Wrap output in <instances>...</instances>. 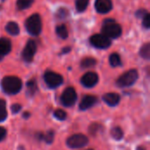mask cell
I'll return each mask as SVG.
<instances>
[{
	"label": "cell",
	"mask_w": 150,
	"mask_h": 150,
	"mask_svg": "<svg viewBox=\"0 0 150 150\" xmlns=\"http://www.w3.org/2000/svg\"><path fill=\"white\" fill-rule=\"evenodd\" d=\"M1 87L5 94L15 95L22 89V81L17 76H8L2 79Z\"/></svg>",
	"instance_id": "6da1fadb"
},
{
	"label": "cell",
	"mask_w": 150,
	"mask_h": 150,
	"mask_svg": "<svg viewBox=\"0 0 150 150\" xmlns=\"http://www.w3.org/2000/svg\"><path fill=\"white\" fill-rule=\"evenodd\" d=\"M102 33L109 39H117L122 33V28L114 19L108 18L103 22Z\"/></svg>",
	"instance_id": "7a4b0ae2"
},
{
	"label": "cell",
	"mask_w": 150,
	"mask_h": 150,
	"mask_svg": "<svg viewBox=\"0 0 150 150\" xmlns=\"http://www.w3.org/2000/svg\"><path fill=\"white\" fill-rule=\"evenodd\" d=\"M25 29L29 34L38 36L42 29V23L40 16L37 13L33 14L25 20Z\"/></svg>",
	"instance_id": "3957f363"
},
{
	"label": "cell",
	"mask_w": 150,
	"mask_h": 150,
	"mask_svg": "<svg viewBox=\"0 0 150 150\" xmlns=\"http://www.w3.org/2000/svg\"><path fill=\"white\" fill-rule=\"evenodd\" d=\"M138 77H139L138 71L136 69H130L125 72L123 75H121L118 78L116 83L120 88L129 87V86H132L138 80Z\"/></svg>",
	"instance_id": "277c9868"
},
{
	"label": "cell",
	"mask_w": 150,
	"mask_h": 150,
	"mask_svg": "<svg viewBox=\"0 0 150 150\" xmlns=\"http://www.w3.org/2000/svg\"><path fill=\"white\" fill-rule=\"evenodd\" d=\"M89 142V139L86 135L83 134H76L69 136L67 141L66 144L70 149H81L85 147Z\"/></svg>",
	"instance_id": "5b68a950"
},
{
	"label": "cell",
	"mask_w": 150,
	"mask_h": 150,
	"mask_svg": "<svg viewBox=\"0 0 150 150\" xmlns=\"http://www.w3.org/2000/svg\"><path fill=\"white\" fill-rule=\"evenodd\" d=\"M77 99V95L76 90L73 87H68L64 90L61 96V103L63 106L71 107L75 105Z\"/></svg>",
	"instance_id": "8992f818"
},
{
	"label": "cell",
	"mask_w": 150,
	"mask_h": 150,
	"mask_svg": "<svg viewBox=\"0 0 150 150\" xmlns=\"http://www.w3.org/2000/svg\"><path fill=\"white\" fill-rule=\"evenodd\" d=\"M44 81L49 88L54 89L59 87L63 83V78L58 73L54 71H47L44 74Z\"/></svg>",
	"instance_id": "52a82bcc"
},
{
	"label": "cell",
	"mask_w": 150,
	"mask_h": 150,
	"mask_svg": "<svg viewBox=\"0 0 150 150\" xmlns=\"http://www.w3.org/2000/svg\"><path fill=\"white\" fill-rule=\"evenodd\" d=\"M91 44L99 49H105L111 46V40L105 35L102 34H94L90 39Z\"/></svg>",
	"instance_id": "ba28073f"
},
{
	"label": "cell",
	"mask_w": 150,
	"mask_h": 150,
	"mask_svg": "<svg viewBox=\"0 0 150 150\" xmlns=\"http://www.w3.org/2000/svg\"><path fill=\"white\" fill-rule=\"evenodd\" d=\"M36 50H37V45L35 41L33 40H29L22 51V54H21L22 59L25 62H31L33 60Z\"/></svg>",
	"instance_id": "9c48e42d"
},
{
	"label": "cell",
	"mask_w": 150,
	"mask_h": 150,
	"mask_svg": "<svg viewBox=\"0 0 150 150\" xmlns=\"http://www.w3.org/2000/svg\"><path fill=\"white\" fill-rule=\"evenodd\" d=\"M98 82V76L95 72H87L81 78V83L85 88H92Z\"/></svg>",
	"instance_id": "30bf717a"
},
{
	"label": "cell",
	"mask_w": 150,
	"mask_h": 150,
	"mask_svg": "<svg viewBox=\"0 0 150 150\" xmlns=\"http://www.w3.org/2000/svg\"><path fill=\"white\" fill-rule=\"evenodd\" d=\"M95 8L98 13L105 14L112 9V0H96Z\"/></svg>",
	"instance_id": "8fae6325"
},
{
	"label": "cell",
	"mask_w": 150,
	"mask_h": 150,
	"mask_svg": "<svg viewBox=\"0 0 150 150\" xmlns=\"http://www.w3.org/2000/svg\"><path fill=\"white\" fill-rule=\"evenodd\" d=\"M98 101V98L95 96L92 95H86L83 98V99L80 102L79 109L81 111H85L90 109L91 106H93Z\"/></svg>",
	"instance_id": "7c38bea8"
},
{
	"label": "cell",
	"mask_w": 150,
	"mask_h": 150,
	"mask_svg": "<svg viewBox=\"0 0 150 150\" xmlns=\"http://www.w3.org/2000/svg\"><path fill=\"white\" fill-rule=\"evenodd\" d=\"M11 50V42L7 38H0V60L7 55Z\"/></svg>",
	"instance_id": "4fadbf2b"
},
{
	"label": "cell",
	"mask_w": 150,
	"mask_h": 150,
	"mask_svg": "<svg viewBox=\"0 0 150 150\" xmlns=\"http://www.w3.org/2000/svg\"><path fill=\"white\" fill-rule=\"evenodd\" d=\"M103 100L106 105L110 106H115L120 103V96L118 93H114V92L105 93L103 97Z\"/></svg>",
	"instance_id": "5bb4252c"
},
{
	"label": "cell",
	"mask_w": 150,
	"mask_h": 150,
	"mask_svg": "<svg viewBox=\"0 0 150 150\" xmlns=\"http://www.w3.org/2000/svg\"><path fill=\"white\" fill-rule=\"evenodd\" d=\"M5 30L11 35H18L19 33V26L17 23H15L13 21L7 23V25L5 26Z\"/></svg>",
	"instance_id": "9a60e30c"
},
{
	"label": "cell",
	"mask_w": 150,
	"mask_h": 150,
	"mask_svg": "<svg viewBox=\"0 0 150 150\" xmlns=\"http://www.w3.org/2000/svg\"><path fill=\"white\" fill-rule=\"evenodd\" d=\"M96 64H97V61L95 58H92V57H86V58L83 59L81 62V67L83 69L94 67Z\"/></svg>",
	"instance_id": "2e32d148"
},
{
	"label": "cell",
	"mask_w": 150,
	"mask_h": 150,
	"mask_svg": "<svg viewBox=\"0 0 150 150\" xmlns=\"http://www.w3.org/2000/svg\"><path fill=\"white\" fill-rule=\"evenodd\" d=\"M56 34L61 39H67L69 35L68 29L65 25H60L56 27Z\"/></svg>",
	"instance_id": "e0dca14e"
},
{
	"label": "cell",
	"mask_w": 150,
	"mask_h": 150,
	"mask_svg": "<svg viewBox=\"0 0 150 150\" xmlns=\"http://www.w3.org/2000/svg\"><path fill=\"white\" fill-rule=\"evenodd\" d=\"M140 55L146 59V60H149L150 58V44L148 42L146 44H144L141 49H140Z\"/></svg>",
	"instance_id": "ac0fdd59"
},
{
	"label": "cell",
	"mask_w": 150,
	"mask_h": 150,
	"mask_svg": "<svg viewBox=\"0 0 150 150\" xmlns=\"http://www.w3.org/2000/svg\"><path fill=\"white\" fill-rule=\"evenodd\" d=\"M109 62H110V64L112 66V67H118V66H120L121 65V59H120V56L119 55V54L117 53H113L110 55V58H109Z\"/></svg>",
	"instance_id": "d6986e66"
},
{
	"label": "cell",
	"mask_w": 150,
	"mask_h": 150,
	"mask_svg": "<svg viewBox=\"0 0 150 150\" xmlns=\"http://www.w3.org/2000/svg\"><path fill=\"white\" fill-rule=\"evenodd\" d=\"M7 118L6 102L4 99H0V122H3Z\"/></svg>",
	"instance_id": "ffe728a7"
},
{
	"label": "cell",
	"mask_w": 150,
	"mask_h": 150,
	"mask_svg": "<svg viewBox=\"0 0 150 150\" xmlns=\"http://www.w3.org/2000/svg\"><path fill=\"white\" fill-rule=\"evenodd\" d=\"M26 88H27V93L31 96L34 95V93L37 91L38 90V87H37V83L36 82L32 79V80H29L26 83Z\"/></svg>",
	"instance_id": "44dd1931"
},
{
	"label": "cell",
	"mask_w": 150,
	"mask_h": 150,
	"mask_svg": "<svg viewBox=\"0 0 150 150\" xmlns=\"http://www.w3.org/2000/svg\"><path fill=\"white\" fill-rule=\"evenodd\" d=\"M111 134H112V138L117 141H120V140L123 139V137H124V133H123L122 129L119 127H113L111 131Z\"/></svg>",
	"instance_id": "7402d4cb"
},
{
	"label": "cell",
	"mask_w": 150,
	"mask_h": 150,
	"mask_svg": "<svg viewBox=\"0 0 150 150\" xmlns=\"http://www.w3.org/2000/svg\"><path fill=\"white\" fill-rule=\"evenodd\" d=\"M90 0H76V8L78 12H83L88 7Z\"/></svg>",
	"instance_id": "603a6c76"
},
{
	"label": "cell",
	"mask_w": 150,
	"mask_h": 150,
	"mask_svg": "<svg viewBox=\"0 0 150 150\" xmlns=\"http://www.w3.org/2000/svg\"><path fill=\"white\" fill-rule=\"evenodd\" d=\"M34 0H17V7L18 10H25L29 8Z\"/></svg>",
	"instance_id": "cb8c5ba5"
},
{
	"label": "cell",
	"mask_w": 150,
	"mask_h": 150,
	"mask_svg": "<svg viewBox=\"0 0 150 150\" xmlns=\"http://www.w3.org/2000/svg\"><path fill=\"white\" fill-rule=\"evenodd\" d=\"M54 116L61 121H63L67 119V113L62 109H56L54 112Z\"/></svg>",
	"instance_id": "d4e9b609"
},
{
	"label": "cell",
	"mask_w": 150,
	"mask_h": 150,
	"mask_svg": "<svg viewBox=\"0 0 150 150\" xmlns=\"http://www.w3.org/2000/svg\"><path fill=\"white\" fill-rule=\"evenodd\" d=\"M54 132L53 130H49L46 134H44L43 141H45L47 144H51L54 141Z\"/></svg>",
	"instance_id": "484cf974"
},
{
	"label": "cell",
	"mask_w": 150,
	"mask_h": 150,
	"mask_svg": "<svg viewBox=\"0 0 150 150\" xmlns=\"http://www.w3.org/2000/svg\"><path fill=\"white\" fill-rule=\"evenodd\" d=\"M100 128H101V126L99 125V124H98V123H93V124H91V126L90 127V128H89V132H90V134H91V135H96L97 134V133L100 130Z\"/></svg>",
	"instance_id": "4316f807"
},
{
	"label": "cell",
	"mask_w": 150,
	"mask_h": 150,
	"mask_svg": "<svg viewBox=\"0 0 150 150\" xmlns=\"http://www.w3.org/2000/svg\"><path fill=\"white\" fill-rule=\"evenodd\" d=\"M142 25L144 28L149 29L150 27V16L149 13H148L145 17H143L142 18Z\"/></svg>",
	"instance_id": "83f0119b"
},
{
	"label": "cell",
	"mask_w": 150,
	"mask_h": 150,
	"mask_svg": "<svg viewBox=\"0 0 150 150\" xmlns=\"http://www.w3.org/2000/svg\"><path fill=\"white\" fill-rule=\"evenodd\" d=\"M148 13H149V11H148L147 10H145V9H141V10H138V11L135 12V15H136L138 18H142L145 17Z\"/></svg>",
	"instance_id": "f1b7e54d"
},
{
	"label": "cell",
	"mask_w": 150,
	"mask_h": 150,
	"mask_svg": "<svg viewBox=\"0 0 150 150\" xmlns=\"http://www.w3.org/2000/svg\"><path fill=\"white\" fill-rule=\"evenodd\" d=\"M11 112L12 113H18L20 110H21V105H18V104H14L11 105Z\"/></svg>",
	"instance_id": "f546056e"
},
{
	"label": "cell",
	"mask_w": 150,
	"mask_h": 150,
	"mask_svg": "<svg viewBox=\"0 0 150 150\" xmlns=\"http://www.w3.org/2000/svg\"><path fill=\"white\" fill-rule=\"evenodd\" d=\"M6 134H7V132H6L5 128L0 127V142H2V141L5 138Z\"/></svg>",
	"instance_id": "4dcf8cb0"
},
{
	"label": "cell",
	"mask_w": 150,
	"mask_h": 150,
	"mask_svg": "<svg viewBox=\"0 0 150 150\" xmlns=\"http://www.w3.org/2000/svg\"><path fill=\"white\" fill-rule=\"evenodd\" d=\"M68 13L69 12H68L67 10H65V9H60L59 11H58V16L60 18H65L66 15H68Z\"/></svg>",
	"instance_id": "1f68e13d"
},
{
	"label": "cell",
	"mask_w": 150,
	"mask_h": 150,
	"mask_svg": "<svg viewBox=\"0 0 150 150\" xmlns=\"http://www.w3.org/2000/svg\"><path fill=\"white\" fill-rule=\"evenodd\" d=\"M70 47H64L63 49H62V53L61 54H66V53H69V51H70Z\"/></svg>",
	"instance_id": "d6a6232c"
},
{
	"label": "cell",
	"mask_w": 150,
	"mask_h": 150,
	"mask_svg": "<svg viewBox=\"0 0 150 150\" xmlns=\"http://www.w3.org/2000/svg\"><path fill=\"white\" fill-rule=\"evenodd\" d=\"M29 116H30V113H29V112H25L23 117H24V118H28Z\"/></svg>",
	"instance_id": "836d02e7"
},
{
	"label": "cell",
	"mask_w": 150,
	"mask_h": 150,
	"mask_svg": "<svg viewBox=\"0 0 150 150\" xmlns=\"http://www.w3.org/2000/svg\"><path fill=\"white\" fill-rule=\"evenodd\" d=\"M136 150H146V149L144 147H138Z\"/></svg>",
	"instance_id": "e575fe53"
},
{
	"label": "cell",
	"mask_w": 150,
	"mask_h": 150,
	"mask_svg": "<svg viewBox=\"0 0 150 150\" xmlns=\"http://www.w3.org/2000/svg\"><path fill=\"white\" fill-rule=\"evenodd\" d=\"M87 150H93V149H87Z\"/></svg>",
	"instance_id": "d590c367"
}]
</instances>
